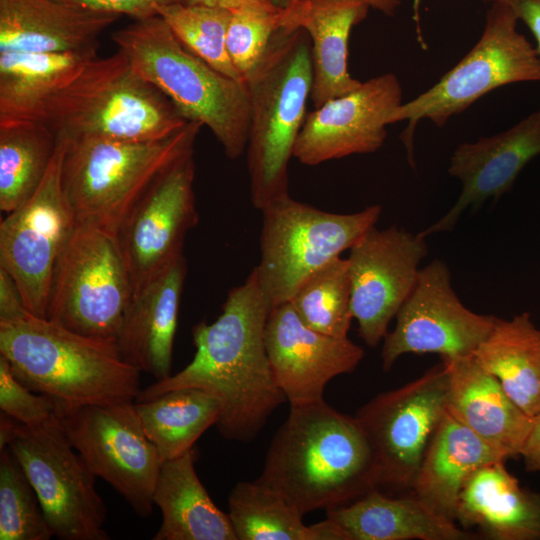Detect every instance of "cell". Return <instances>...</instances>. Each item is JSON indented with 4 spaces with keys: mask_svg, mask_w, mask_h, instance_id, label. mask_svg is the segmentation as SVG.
Returning a JSON list of instances; mask_svg holds the SVG:
<instances>
[{
    "mask_svg": "<svg viewBox=\"0 0 540 540\" xmlns=\"http://www.w3.org/2000/svg\"><path fill=\"white\" fill-rule=\"evenodd\" d=\"M271 308L255 269L227 294L218 318L192 329L195 354L181 371L141 389L144 401L179 388L217 396L222 409L216 427L227 440L251 442L286 400L275 382L265 346Z\"/></svg>",
    "mask_w": 540,
    "mask_h": 540,
    "instance_id": "6da1fadb",
    "label": "cell"
},
{
    "mask_svg": "<svg viewBox=\"0 0 540 540\" xmlns=\"http://www.w3.org/2000/svg\"><path fill=\"white\" fill-rule=\"evenodd\" d=\"M303 515L350 504L378 488L371 444L356 420L324 399L290 405L256 479Z\"/></svg>",
    "mask_w": 540,
    "mask_h": 540,
    "instance_id": "7a4b0ae2",
    "label": "cell"
},
{
    "mask_svg": "<svg viewBox=\"0 0 540 540\" xmlns=\"http://www.w3.org/2000/svg\"><path fill=\"white\" fill-rule=\"evenodd\" d=\"M0 354L16 378L52 398L59 413L135 402L141 390V372L122 359L115 341L84 336L31 313L0 323Z\"/></svg>",
    "mask_w": 540,
    "mask_h": 540,
    "instance_id": "3957f363",
    "label": "cell"
},
{
    "mask_svg": "<svg viewBox=\"0 0 540 540\" xmlns=\"http://www.w3.org/2000/svg\"><path fill=\"white\" fill-rule=\"evenodd\" d=\"M111 38L187 121L210 129L229 159L246 151L250 100L245 80L220 73L190 52L160 16L134 20Z\"/></svg>",
    "mask_w": 540,
    "mask_h": 540,
    "instance_id": "277c9868",
    "label": "cell"
},
{
    "mask_svg": "<svg viewBox=\"0 0 540 540\" xmlns=\"http://www.w3.org/2000/svg\"><path fill=\"white\" fill-rule=\"evenodd\" d=\"M250 100L246 147L250 197L261 210L288 193V165L311 97V42L303 29L279 27L245 78Z\"/></svg>",
    "mask_w": 540,
    "mask_h": 540,
    "instance_id": "5b68a950",
    "label": "cell"
},
{
    "mask_svg": "<svg viewBox=\"0 0 540 540\" xmlns=\"http://www.w3.org/2000/svg\"><path fill=\"white\" fill-rule=\"evenodd\" d=\"M67 139L149 141L187 121L124 52L94 58L43 107L39 120Z\"/></svg>",
    "mask_w": 540,
    "mask_h": 540,
    "instance_id": "8992f818",
    "label": "cell"
},
{
    "mask_svg": "<svg viewBox=\"0 0 540 540\" xmlns=\"http://www.w3.org/2000/svg\"><path fill=\"white\" fill-rule=\"evenodd\" d=\"M201 127L189 121L178 131L149 141L65 137L62 180L77 222L117 236L153 182L175 161L194 151Z\"/></svg>",
    "mask_w": 540,
    "mask_h": 540,
    "instance_id": "52a82bcc",
    "label": "cell"
},
{
    "mask_svg": "<svg viewBox=\"0 0 540 540\" xmlns=\"http://www.w3.org/2000/svg\"><path fill=\"white\" fill-rule=\"evenodd\" d=\"M518 21L508 5L490 3L483 32L473 48L428 90L393 111L390 124L407 121L401 139L412 166L414 131L420 120L442 127L501 86L540 82V55L517 30Z\"/></svg>",
    "mask_w": 540,
    "mask_h": 540,
    "instance_id": "ba28073f",
    "label": "cell"
},
{
    "mask_svg": "<svg viewBox=\"0 0 540 540\" xmlns=\"http://www.w3.org/2000/svg\"><path fill=\"white\" fill-rule=\"evenodd\" d=\"M260 261L254 268L270 308L289 302L302 283L378 221L382 207L331 213L281 196L261 210Z\"/></svg>",
    "mask_w": 540,
    "mask_h": 540,
    "instance_id": "9c48e42d",
    "label": "cell"
},
{
    "mask_svg": "<svg viewBox=\"0 0 540 540\" xmlns=\"http://www.w3.org/2000/svg\"><path fill=\"white\" fill-rule=\"evenodd\" d=\"M132 296L117 236L77 223L54 269L46 319L84 336L116 342Z\"/></svg>",
    "mask_w": 540,
    "mask_h": 540,
    "instance_id": "30bf717a",
    "label": "cell"
},
{
    "mask_svg": "<svg viewBox=\"0 0 540 540\" xmlns=\"http://www.w3.org/2000/svg\"><path fill=\"white\" fill-rule=\"evenodd\" d=\"M7 448L32 484L53 536L107 540V510L96 476L64 433L59 419L39 426L20 423Z\"/></svg>",
    "mask_w": 540,
    "mask_h": 540,
    "instance_id": "8fae6325",
    "label": "cell"
},
{
    "mask_svg": "<svg viewBox=\"0 0 540 540\" xmlns=\"http://www.w3.org/2000/svg\"><path fill=\"white\" fill-rule=\"evenodd\" d=\"M66 138L57 134L49 168L33 195L0 223V266L16 282L27 310L46 318L57 261L77 226L63 187Z\"/></svg>",
    "mask_w": 540,
    "mask_h": 540,
    "instance_id": "7c38bea8",
    "label": "cell"
},
{
    "mask_svg": "<svg viewBox=\"0 0 540 540\" xmlns=\"http://www.w3.org/2000/svg\"><path fill=\"white\" fill-rule=\"evenodd\" d=\"M58 419L93 474L139 517L150 516L164 459L145 434L135 402L80 406L60 412Z\"/></svg>",
    "mask_w": 540,
    "mask_h": 540,
    "instance_id": "4fadbf2b",
    "label": "cell"
},
{
    "mask_svg": "<svg viewBox=\"0 0 540 540\" xmlns=\"http://www.w3.org/2000/svg\"><path fill=\"white\" fill-rule=\"evenodd\" d=\"M444 363L361 406L355 418L374 452L378 488L410 490L427 444L447 411Z\"/></svg>",
    "mask_w": 540,
    "mask_h": 540,
    "instance_id": "5bb4252c",
    "label": "cell"
},
{
    "mask_svg": "<svg viewBox=\"0 0 540 540\" xmlns=\"http://www.w3.org/2000/svg\"><path fill=\"white\" fill-rule=\"evenodd\" d=\"M396 324L383 339L382 369L409 353L457 358L474 354L489 336L496 317L473 312L458 298L447 265L435 259L418 279L397 312Z\"/></svg>",
    "mask_w": 540,
    "mask_h": 540,
    "instance_id": "9a60e30c",
    "label": "cell"
},
{
    "mask_svg": "<svg viewBox=\"0 0 540 540\" xmlns=\"http://www.w3.org/2000/svg\"><path fill=\"white\" fill-rule=\"evenodd\" d=\"M194 151L175 161L135 204L117 232L133 294L183 256L198 223Z\"/></svg>",
    "mask_w": 540,
    "mask_h": 540,
    "instance_id": "2e32d148",
    "label": "cell"
},
{
    "mask_svg": "<svg viewBox=\"0 0 540 540\" xmlns=\"http://www.w3.org/2000/svg\"><path fill=\"white\" fill-rule=\"evenodd\" d=\"M349 250L353 319L360 338L376 347L418 279L427 244L425 238L396 226L374 225Z\"/></svg>",
    "mask_w": 540,
    "mask_h": 540,
    "instance_id": "e0dca14e",
    "label": "cell"
},
{
    "mask_svg": "<svg viewBox=\"0 0 540 540\" xmlns=\"http://www.w3.org/2000/svg\"><path fill=\"white\" fill-rule=\"evenodd\" d=\"M402 87L393 73L362 82L355 90L307 113L293 148V158L316 166L354 154L379 150L387 137L393 111L402 101Z\"/></svg>",
    "mask_w": 540,
    "mask_h": 540,
    "instance_id": "ac0fdd59",
    "label": "cell"
},
{
    "mask_svg": "<svg viewBox=\"0 0 540 540\" xmlns=\"http://www.w3.org/2000/svg\"><path fill=\"white\" fill-rule=\"evenodd\" d=\"M264 339L275 382L290 405L324 399L327 384L353 372L364 357L348 337L308 327L289 302L270 310Z\"/></svg>",
    "mask_w": 540,
    "mask_h": 540,
    "instance_id": "d6986e66",
    "label": "cell"
},
{
    "mask_svg": "<svg viewBox=\"0 0 540 540\" xmlns=\"http://www.w3.org/2000/svg\"><path fill=\"white\" fill-rule=\"evenodd\" d=\"M539 154L540 109L505 131L459 144L448 173L461 182L460 195L442 218L417 234L426 238L452 231L466 209H477L487 199L496 201L509 192L522 169Z\"/></svg>",
    "mask_w": 540,
    "mask_h": 540,
    "instance_id": "ffe728a7",
    "label": "cell"
},
{
    "mask_svg": "<svg viewBox=\"0 0 540 540\" xmlns=\"http://www.w3.org/2000/svg\"><path fill=\"white\" fill-rule=\"evenodd\" d=\"M369 9L358 0H289L281 8L279 27L303 29L310 38L314 108L361 85L348 70V45L353 27Z\"/></svg>",
    "mask_w": 540,
    "mask_h": 540,
    "instance_id": "44dd1931",
    "label": "cell"
},
{
    "mask_svg": "<svg viewBox=\"0 0 540 540\" xmlns=\"http://www.w3.org/2000/svg\"><path fill=\"white\" fill-rule=\"evenodd\" d=\"M187 275L181 256L133 294L116 340L124 361L156 380L171 375L178 313Z\"/></svg>",
    "mask_w": 540,
    "mask_h": 540,
    "instance_id": "7402d4cb",
    "label": "cell"
},
{
    "mask_svg": "<svg viewBox=\"0 0 540 540\" xmlns=\"http://www.w3.org/2000/svg\"><path fill=\"white\" fill-rule=\"evenodd\" d=\"M120 15L64 0H0V52L59 53L98 48Z\"/></svg>",
    "mask_w": 540,
    "mask_h": 540,
    "instance_id": "603a6c76",
    "label": "cell"
},
{
    "mask_svg": "<svg viewBox=\"0 0 540 540\" xmlns=\"http://www.w3.org/2000/svg\"><path fill=\"white\" fill-rule=\"evenodd\" d=\"M448 374L447 411L507 459L520 456L532 418L474 355L442 358Z\"/></svg>",
    "mask_w": 540,
    "mask_h": 540,
    "instance_id": "cb8c5ba5",
    "label": "cell"
},
{
    "mask_svg": "<svg viewBox=\"0 0 540 540\" xmlns=\"http://www.w3.org/2000/svg\"><path fill=\"white\" fill-rule=\"evenodd\" d=\"M491 540H540V494L493 462L475 470L460 493L455 522Z\"/></svg>",
    "mask_w": 540,
    "mask_h": 540,
    "instance_id": "d4e9b609",
    "label": "cell"
},
{
    "mask_svg": "<svg viewBox=\"0 0 540 540\" xmlns=\"http://www.w3.org/2000/svg\"><path fill=\"white\" fill-rule=\"evenodd\" d=\"M507 457L448 411L435 428L411 486V494L436 514L455 521L458 499L478 468Z\"/></svg>",
    "mask_w": 540,
    "mask_h": 540,
    "instance_id": "484cf974",
    "label": "cell"
},
{
    "mask_svg": "<svg viewBox=\"0 0 540 540\" xmlns=\"http://www.w3.org/2000/svg\"><path fill=\"white\" fill-rule=\"evenodd\" d=\"M347 540H474L479 535L440 516L414 495L391 497L379 488L327 510Z\"/></svg>",
    "mask_w": 540,
    "mask_h": 540,
    "instance_id": "4316f807",
    "label": "cell"
},
{
    "mask_svg": "<svg viewBox=\"0 0 540 540\" xmlns=\"http://www.w3.org/2000/svg\"><path fill=\"white\" fill-rule=\"evenodd\" d=\"M195 449L164 460L153 492L162 515L154 540H237L228 513L220 510L202 485Z\"/></svg>",
    "mask_w": 540,
    "mask_h": 540,
    "instance_id": "83f0119b",
    "label": "cell"
},
{
    "mask_svg": "<svg viewBox=\"0 0 540 540\" xmlns=\"http://www.w3.org/2000/svg\"><path fill=\"white\" fill-rule=\"evenodd\" d=\"M79 52H0V123L38 121L47 101L97 57Z\"/></svg>",
    "mask_w": 540,
    "mask_h": 540,
    "instance_id": "f1b7e54d",
    "label": "cell"
},
{
    "mask_svg": "<svg viewBox=\"0 0 540 540\" xmlns=\"http://www.w3.org/2000/svg\"><path fill=\"white\" fill-rule=\"evenodd\" d=\"M473 355L527 415L540 413V329L530 313L509 320L496 317Z\"/></svg>",
    "mask_w": 540,
    "mask_h": 540,
    "instance_id": "f546056e",
    "label": "cell"
},
{
    "mask_svg": "<svg viewBox=\"0 0 540 540\" xmlns=\"http://www.w3.org/2000/svg\"><path fill=\"white\" fill-rule=\"evenodd\" d=\"M228 516L237 540H347L326 517L307 526L303 514L277 491L254 480L239 482L228 498Z\"/></svg>",
    "mask_w": 540,
    "mask_h": 540,
    "instance_id": "4dcf8cb0",
    "label": "cell"
},
{
    "mask_svg": "<svg viewBox=\"0 0 540 540\" xmlns=\"http://www.w3.org/2000/svg\"><path fill=\"white\" fill-rule=\"evenodd\" d=\"M143 430L164 460L194 448L200 436L216 425L222 403L199 388H179L154 398L135 401Z\"/></svg>",
    "mask_w": 540,
    "mask_h": 540,
    "instance_id": "1f68e13d",
    "label": "cell"
},
{
    "mask_svg": "<svg viewBox=\"0 0 540 540\" xmlns=\"http://www.w3.org/2000/svg\"><path fill=\"white\" fill-rule=\"evenodd\" d=\"M57 135L41 121L0 123V209L5 214L25 203L43 180Z\"/></svg>",
    "mask_w": 540,
    "mask_h": 540,
    "instance_id": "d6a6232c",
    "label": "cell"
},
{
    "mask_svg": "<svg viewBox=\"0 0 540 540\" xmlns=\"http://www.w3.org/2000/svg\"><path fill=\"white\" fill-rule=\"evenodd\" d=\"M289 303L308 327L348 337L353 315L347 258L337 257L311 274Z\"/></svg>",
    "mask_w": 540,
    "mask_h": 540,
    "instance_id": "836d02e7",
    "label": "cell"
},
{
    "mask_svg": "<svg viewBox=\"0 0 540 540\" xmlns=\"http://www.w3.org/2000/svg\"><path fill=\"white\" fill-rule=\"evenodd\" d=\"M231 13V10L222 7L176 3L161 7L158 16L194 55L220 73L244 80L227 49Z\"/></svg>",
    "mask_w": 540,
    "mask_h": 540,
    "instance_id": "e575fe53",
    "label": "cell"
},
{
    "mask_svg": "<svg viewBox=\"0 0 540 540\" xmlns=\"http://www.w3.org/2000/svg\"><path fill=\"white\" fill-rule=\"evenodd\" d=\"M0 540H49L53 533L23 468L0 450Z\"/></svg>",
    "mask_w": 540,
    "mask_h": 540,
    "instance_id": "d590c367",
    "label": "cell"
},
{
    "mask_svg": "<svg viewBox=\"0 0 540 540\" xmlns=\"http://www.w3.org/2000/svg\"><path fill=\"white\" fill-rule=\"evenodd\" d=\"M231 12L227 49L235 68L245 80L265 54L279 28L281 8L266 0L246 3Z\"/></svg>",
    "mask_w": 540,
    "mask_h": 540,
    "instance_id": "8d00e7d4",
    "label": "cell"
},
{
    "mask_svg": "<svg viewBox=\"0 0 540 540\" xmlns=\"http://www.w3.org/2000/svg\"><path fill=\"white\" fill-rule=\"evenodd\" d=\"M0 409L23 425L39 426L58 418L59 408L47 395L21 383L9 361L0 354Z\"/></svg>",
    "mask_w": 540,
    "mask_h": 540,
    "instance_id": "74e56055",
    "label": "cell"
},
{
    "mask_svg": "<svg viewBox=\"0 0 540 540\" xmlns=\"http://www.w3.org/2000/svg\"><path fill=\"white\" fill-rule=\"evenodd\" d=\"M98 12L127 15L134 20L158 16L161 7L186 3L185 0H64Z\"/></svg>",
    "mask_w": 540,
    "mask_h": 540,
    "instance_id": "f35d334b",
    "label": "cell"
},
{
    "mask_svg": "<svg viewBox=\"0 0 540 540\" xmlns=\"http://www.w3.org/2000/svg\"><path fill=\"white\" fill-rule=\"evenodd\" d=\"M29 313L16 282L0 266V323L20 320Z\"/></svg>",
    "mask_w": 540,
    "mask_h": 540,
    "instance_id": "ab89813d",
    "label": "cell"
},
{
    "mask_svg": "<svg viewBox=\"0 0 540 540\" xmlns=\"http://www.w3.org/2000/svg\"><path fill=\"white\" fill-rule=\"evenodd\" d=\"M486 3L500 2L508 5L531 31L536 50L540 55V0H484Z\"/></svg>",
    "mask_w": 540,
    "mask_h": 540,
    "instance_id": "60d3db41",
    "label": "cell"
},
{
    "mask_svg": "<svg viewBox=\"0 0 540 540\" xmlns=\"http://www.w3.org/2000/svg\"><path fill=\"white\" fill-rule=\"evenodd\" d=\"M520 457L528 472H540V413L532 418V424L522 447Z\"/></svg>",
    "mask_w": 540,
    "mask_h": 540,
    "instance_id": "b9f144b4",
    "label": "cell"
},
{
    "mask_svg": "<svg viewBox=\"0 0 540 540\" xmlns=\"http://www.w3.org/2000/svg\"><path fill=\"white\" fill-rule=\"evenodd\" d=\"M20 422L1 412L0 415V450L6 448L15 438Z\"/></svg>",
    "mask_w": 540,
    "mask_h": 540,
    "instance_id": "7bdbcfd3",
    "label": "cell"
},
{
    "mask_svg": "<svg viewBox=\"0 0 540 540\" xmlns=\"http://www.w3.org/2000/svg\"><path fill=\"white\" fill-rule=\"evenodd\" d=\"M366 4L369 8L375 9L387 16H393L398 7L401 5V0H358Z\"/></svg>",
    "mask_w": 540,
    "mask_h": 540,
    "instance_id": "ee69618b",
    "label": "cell"
},
{
    "mask_svg": "<svg viewBox=\"0 0 540 540\" xmlns=\"http://www.w3.org/2000/svg\"><path fill=\"white\" fill-rule=\"evenodd\" d=\"M254 1L266 0H185L187 4L222 7L229 10H233L241 5Z\"/></svg>",
    "mask_w": 540,
    "mask_h": 540,
    "instance_id": "f6af8a7d",
    "label": "cell"
},
{
    "mask_svg": "<svg viewBox=\"0 0 540 540\" xmlns=\"http://www.w3.org/2000/svg\"><path fill=\"white\" fill-rule=\"evenodd\" d=\"M272 2V4H274L275 6L279 7V8H283L286 6V4L288 3L289 0H270Z\"/></svg>",
    "mask_w": 540,
    "mask_h": 540,
    "instance_id": "bcb514c9",
    "label": "cell"
}]
</instances>
